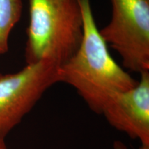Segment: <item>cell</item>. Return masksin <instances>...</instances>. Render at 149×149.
Segmentation results:
<instances>
[{"label": "cell", "mask_w": 149, "mask_h": 149, "mask_svg": "<svg viewBox=\"0 0 149 149\" xmlns=\"http://www.w3.org/2000/svg\"><path fill=\"white\" fill-rule=\"evenodd\" d=\"M83 37L72 57L60 65L59 82L71 86L91 111L101 114L117 93L137 84L113 59L97 26L90 0H81Z\"/></svg>", "instance_id": "obj_1"}, {"label": "cell", "mask_w": 149, "mask_h": 149, "mask_svg": "<svg viewBox=\"0 0 149 149\" xmlns=\"http://www.w3.org/2000/svg\"><path fill=\"white\" fill-rule=\"evenodd\" d=\"M26 64L53 59L63 64L77 51L83 37L81 0H29Z\"/></svg>", "instance_id": "obj_2"}, {"label": "cell", "mask_w": 149, "mask_h": 149, "mask_svg": "<svg viewBox=\"0 0 149 149\" xmlns=\"http://www.w3.org/2000/svg\"><path fill=\"white\" fill-rule=\"evenodd\" d=\"M61 64L53 59L26 64L14 73L0 74V140L18 125L50 87L59 82Z\"/></svg>", "instance_id": "obj_3"}, {"label": "cell", "mask_w": 149, "mask_h": 149, "mask_svg": "<svg viewBox=\"0 0 149 149\" xmlns=\"http://www.w3.org/2000/svg\"><path fill=\"white\" fill-rule=\"evenodd\" d=\"M111 19L100 33L120 55L123 66L149 71V0H111Z\"/></svg>", "instance_id": "obj_4"}, {"label": "cell", "mask_w": 149, "mask_h": 149, "mask_svg": "<svg viewBox=\"0 0 149 149\" xmlns=\"http://www.w3.org/2000/svg\"><path fill=\"white\" fill-rule=\"evenodd\" d=\"M101 114L115 129L149 146V71L141 72L133 88L113 96Z\"/></svg>", "instance_id": "obj_5"}, {"label": "cell", "mask_w": 149, "mask_h": 149, "mask_svg": "<svg viewBox=\"0 0 149 149\" xmlns=\"http://www.w3.org/2000/svg\"><path fill=\"white\" fill-rule=\"evenodd\" d=\"M22 0H0V56L7 53L11 31L19 21Z\"/></svg>", "instance_id": "obj_6"}, {"label": "cell", "mask_w": 149, "mask_h": 149, "mask_svg": "<svg viewBox=\"0 0 149 149\" xmlns=\"http://www.w3.org/2000/svg\"><path fill=\"white\" fill-rule=\"evenodd\" d=\"M114 149H126L125 146L123 145L122 143L119 142H115L114 144ZM139 149H149V146H146V145H141L140 148Z\"/></svg>", "instance_id": "obj_7"}, {"label": "cell", "mask_w": 149, "mask_h": 149, "mask_svg": "<svg viewBox=\"0 0 149 149\" xmlns=\"http://www.w3.org/2000/svg\"><path fill=\"white\" fill-rule=\"evenodd\" d=\"M0 149H8L5 144V140H0Z\"/></svg>", "instance_id": "obj_8"}]
</instances>
